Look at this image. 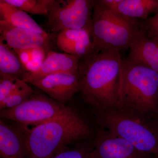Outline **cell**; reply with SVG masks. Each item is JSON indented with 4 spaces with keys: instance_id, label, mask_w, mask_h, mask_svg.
<instances>
[{
    "instance_id": "obj_1",
    "label": "cell",
    "mask_w": 158,
    "mask_h": 158,
    "mask_svg": "<svg viewBox=\"0 0 158 158\" xmlns=\"http://www.w3.org/2000/svg\"><path fill=\"white\" fill-rule=\"evenodd\" d=\"M122 60L115 49L92 52L80 59L79 92L96 113L120 107Z\"/></svg>"
},
{
    "instance_id": "obj_2",
    "label": "cell",
    "mask_w": 158,
    "mask_h": 158,
    "mask_svg": "<svg viewBox=\"0 0 158 158\" xmlns=\"http://www.w3.org/2000/svg\"><path fill=\"white\" fill-rule=\"evenodd\" d=\"M92 135L90 126L73 110L28 129V158H52L69 144L86 140Z\"/></svg>"
},
{
    "instance_id": "obj_3",
    "label": "cell",
    "mask_w": 158,
    "mask_h": 158,
    "mask_svg": "<svg viewBox=\"0 0 158 158\" xmlns=\"http://www.w3.org/2000/svg\"><path fill=\"white\" fill-rule=\"evenodd\" d=\"M119 108L158 118V73L123 58Z\"/></svg>"
},
{
    "instance_id": "obj_4",
    "label": "cell",
    "mask_w": 158,
    "mask_h": 158,
    "mask_svg": "<svg viewBox=\"0 0 158 158\" xmlns=\"http://www.w3.org/2000/svg\"><path fill=\"white\" fill-rule=\"evenodd\" d=\"M96 114L102 129L124 138L147 155H158V118L121 108Z\"/></svg>"
},
{
    "instance_id": "obj_5",
    "label": "cell",
    "mask_w": 158,
    "mask_h": 158,
    "mask_svg": "<svg viewBox=\"0 0 158 158\" xmlns=\"http://www.w3.org/2000/svg\"><path fill=\"white\" fill-rule=\"evenodd\" d=\"M138 20L123 17L102 0H94L91 29L92 52L115 49L121 52L129 49L139 31Z\"/></svg>"
},
{
    "instance_id": "obj_6",
    "label": "cell",
    "mask_w": 158,
    "mask_h": 158,
    "mask_svg": "<svg viewBox=\"0 0 158 158\" xmlns=\"http://www.w3.org/2000/svg\"><path fill=\"white\" fill-rule=\"evenodd\" d=\"M73 110L49 97L34 92L27 100L19 106L1 110L0 117L26 126L28 125L34 126Z\"/></svg>"
},
{
    "instance_id": "obj_7",
    "label": "cell",
    "mask_w": 158,
    "mask_h": 158,
    "mask_svg": "<svg viewBox=\"0 0 158 158\" xmlns=\"http://www.w3.org/2000/svg\"><path fill=\"white\" fill-rule=\"evenodd\" d=\"M94 0H55L47 16L46 27L52 34L85 29L91 34Z\"/></svg>"
},
{
    "instance_id": "obj_8",
    "label": "cell",
    "mask_w": 158,
    "mask_h": 158,
    "mask_svg": "<svg viewBox=\"0 0 158 158\" xmlns=\"http://www.w3.org/2000/svg\"><path fill=\"white\" fill-rule=\"evenodd\" d=\"M102 129V128H101ZM92 145L91 158H149L132 144L106 130H98Z\"/></svg>"
},
{
    "instance_id": "obj_9",
    "label": "cell",
    "mask_w": 158,
    "mask_h": 158,
    "mask_svg": "<svg viewBox=\"0 0 158 158\" xmlns=\"http://www.w3.org/2000/svg\"><path fill=\"white\" fill-rule=\"evenodd\" d=\"M0 38L15 52L43 48L48 52L53 40L52 34L43 35L4 21L0 20Z\"/></svg>"
},
{
    "instance_id": "obj_10",
    "label": "cell",
    "mask_w": 158,
    "mask_h": 158,
    "mask_svg": "<svg viewBox=\"0 0 158 158\" xmlns=\"http://www.w3.org/2000/svg\"><path fill=\"white\" fill-rule=\"evenodd\" d=\"M31 85L46 94L55 101L65 105L80 91V76L74 73L54 74L34 81Z\"/></svg>"
},
{
    "instance_id": "obj_11",
    "label": "cell",
    "mask_w": 158,
    "mask_h": 158,
    "mask_svg": "<svg viewBox=\"0 0 158 158\" xmlns=\"http://www.w3.org/2000/svg\"><path fill=\"white\" fill-rule=\"evenodd\" d=\"M80 60L78 57L69 54L50 51L39 68L28 72L23 81L31 84L54 74L78 72Z\"/></svg>"
},
{
    "instance_id": "obj_12",
    "label": "cell",
    "mask_w": 158,
    "mask_h": 158,
    "mask_svg": "<svg viewBox=\"0 0 158 158\" xmlns=\"http://www.w3.org/2000/svg\"><path fill=\"white\" fill-rule=\"evenodd\" d=\"M55 40L59 49L80 59L87 56L93 50L91 33L85 29L61 31L57 34Z\"/></svg>"
},
{
    "instance_id": "obj_13",
    "label": "cell",
    "mask_w": 158,
    "mask_h": 158,
    "mask_svg": "<svg viewBox=\"0 0 158 158\" xmlns=\"http://www.w3.org/2000/svg\"><path fill=\"white\" fill-rule=\"evenodd\" d=\"M25 126L15 127L0 120V154L2 158H23L27 156Z\"/></svg>"
},
{
    "instance_id": "obj_14",
    "label": "cell",
    "mask_w": 158,
    "mask_h": 158,
    "mask_svg": "<svg viewBox=\"0 0 158 158\" xmlns=\"http://www.w3.org/2000/svg\"><path fill=\"white\" fill-rule=\"evenodd\" d=\"M126 59L158 73V40L145 37L138 31Z\"/></svg>"
},
{
    "instance_id": "obj_15",
    "label": "cell",
    "mask_w": 158,
    "mask_h": 158,
    "mask_svg": "<svg viewBox=\"0 0 158 158\" xmlns=\"http://www.w3.org/2000/svg\"><path fill=\"white\" fill-rule=\"evenodd\" d=\"M113 11L123 17L144 20L158 11V0H102Z\"/></svg>"
},
{
    "instance_id": "obj_16",
    "label": "cell",
    "mask_w": 158,
    "mask_h": 158,
    "mask_svg": "<svg viewBox=\"0 0 158 158\" xmlns=\"http://www.w3.org/2000/svg\"><path fill=\"white\" fill-rule=\"evenodd\" d=\"M29 72L18 54L0 38L1 78H18L23 80Z\"/></svg>"
},
{
    "instance_id": "obj_17",
    "label": "cell",
    "mask_w": 158,
    "mask_h": 158,
    "mask_svg": "<svg viewBox=\"0 0 158 158\" xmlns=\"http://www.w3.org/2000/svg\"><path fill=\"white\" fill-rule=\"evenodd\" d=\"M0 20L8 22L18 27L28 29L43 35L49 34L27 13L5 0H0Z\"/></svg>"
},
{
    "instance_id": "obj_18",
    "label": "cell",
    "mask_w": 158,
    "mask_h": 158,
    "mask_svg": "<svg viewBox=\"0 0 158 158\" xmlns=\"http://www.w3.org/2000/svg\"><path fill=\"white\" fill-rule=\"evenodd\" d=\"M27 13L47 16L55 0H5Z\"/></svg>"
},
{
    "instance_id": "obj_19",
    "label": "cell",
    "mask_w": 158,
    "mask_h": 158,
    "mask_svg": "<svg viewBox=\"0 0 158 158\" xmlns=\"http://www.w3.org/2000/svg\"><path fill=\"white\" fill-rule=\"evenodd\" d=\"M34 92L28 83L23 80L18 87L6 100L0 103V110L11 109L19 106L27 100Z\"/></svg>"
},
{
    "instance_id": "obj_20",
    "label": "cell",
    "mask_w": 158,
    "mask_h": 158,
    "mask_svg": "<svg viewBox=\"0 0 158 158\" xmlns=\"http://www.w3.org/2000/svg\"><path fill=\"white\" fill-rule=\"evenodd\" d=\"M138 30L142 35L158 40V11L147 19L138 20Z\"/></svg>"
},
{
    "instance_id": "obj_21",
    "label": "cell",
    "mask_w": 158,
    "mask_h": 158,
    "mask_svg": "<svg viewBox=\"0 0 158 158\" xmlns=\"http://www.w3.org/2000/svg\"><path fill=\"white\" fill-rule=\"evenodd\" d=\"M92 146H77L63 148L52 158H90Z\"/></svg>"
},
{
    "instance_id": "obj_22",
    "label": "cell",
    "mask_w": 158,
    "mask_h": 158,
    "mask_svg": "<svg viewBox=\"0 0 158 158\" xmlns=\"http://www.w3.org/2000/svg\"><path fill=\"white\" fill-rule=\"evenodd\" d=\"M22 81L18 78H0V103L6 100Z\"/></svg>"
},
{
    "instance_id": "obj_23",
    "label": "cell",
    "mask_w": 158,
    "mask_h": 158,
    "mask_svg": "<svg viewBox=\"0 0 158 158\" xmlns=\"http://www.w3.org/2000/svg\"><path fill=\"white\" fill-rule=\"evenodd\" d=\"M149 158H158V155H157L151 156Z\"/></svg>"
}]
</instances>
